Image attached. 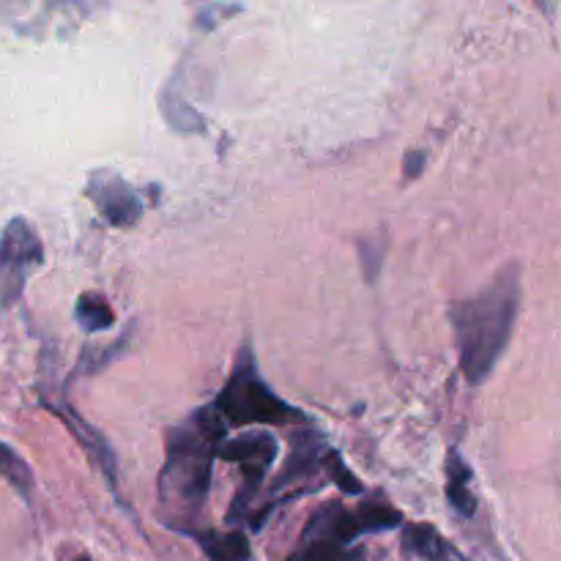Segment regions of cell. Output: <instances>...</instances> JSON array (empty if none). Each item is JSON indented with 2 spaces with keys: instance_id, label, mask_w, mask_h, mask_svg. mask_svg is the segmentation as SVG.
I'll use <instances>...</instances> for the list:
<instances>
[{
  "instance_id": "obj_8",
  "label": "cell",
  "mask_w": 561,
  "mask_h": 561,
  "mask_svg": "<svg viewBox=\"0 0 561 561\" xmlns=\"http://www.w3.org/2000/svg\"><path fill=\"white\" fill-rule=\"evenodd\" d=\"M327 442L318 431H305V427H296L288 433V455H285V463L279 477L274 480V491H283L290 482L310 480L318 469H323V460H327Z\"/></svg>"
},
{
  "instance_id": "obj_19",
  "label": "cell",
  "mask_w": 561,
  "mask_h": 561,
  "mask_svg": "<svg viewBox=\"0 0 561 561\" xmlns=\"http://www.w3.org/2000/svg\"><path fill=\"white\" fill-rule=\"evenodd\" d=\"M425 162H427V153L420 151V148H414V151L405 153V159H403V175H405V181L416 179V175L422 173V168H425Z\"/></svg>"
},
{
  "instance_id": "obj_10",
  "label": "cell",
  "mask_w": 561,
  "mask_h": 561,
  "mask_svg": "<svg viewBox=\"0 0 561 561\" xmlns=\"http://www.w3.org/2000/svg\"><path fill=\"white\" fill-rule=\"evenodd\" d=\"M181 535H190L201 546L208 561H250L252 548L250 537L241 529L233 531H203V529H184Z\"/></svg>"
},
{
  "instance_id": "obj_20",
  "label": "cell",
  "mask_w": 561,
  "mask_h": 561,
  "mask_svg": "<svg viewBox=\"0 0 561 561\" xmlns=\"http://www.w3.org/2000/svg\"><path fill=\"white\" fill-rule=\"evenodd\" d=\"M0 3H3V9H20L25 0H0Z\"/></svg>"
},
{
  "instance_id": "obj_18",
  "label": "cell",
  "mask_w": 561,
  "mask_h": 561,
  "mask_svg": "<svg viewBox=\"0 0 561 561\" xmlns=\"http://www.w3.org/2000/svg\"><path fill=\"white\" fill-rule=\"evenodd\" d=\"M236 11H241L239 5H225V3H203L201 11H197V22H201V27H214L219 20H225V16L236 14Z\"/></svg>"
},
{
  "instance_id": "obj_6",
  "label": "cell",
  "mask_w": 561,
  "mask_h": 561,
  "mask_svg": "<svg viewBox=\"0 0 561 561\" xmlns=\"http://www.w3.org/2000/svg\"><path fill=\"white\" fill-rule=\"evenodd\" d=\"M348 526L343 518V504L329 502L310 518L301 531L296 551L285 561H359Z\"/></svg>"
},
{
  "instance_id": "obj_1",
  "label": "cell",
  "mask_w": 561,
  "mask_h": 561,
  "mask_svg": "<svg viewBox=\"0 0 561 561\" xmlns=\"http://www.w3.org/2000/svg\"><path fill=\"white\" fill-rule=\"evenodd\" d=\"M228 438V422L217 409L203 405L184 425L164 436V466L159 474V504L164 524L184 531L201 515L211 491L217 447Z\"/></svg>"
},
{
  "instance_id": "obj_12",
  "label": "cell",
  "mask_w": 561,
  "mask_h": 561,
  "mask_svg": "<svg viewBox=\"0 0 561 561\" xmlns=\"http://www.w3.org/2000/svg\"><path fill=\"white\" fill-rule=\"evenodd\" d=\"M400 546L409 557L422 559V561H455L453 548L449 542L438 535L433 526L427 524H409L400 537Z\"/></svg>"
},
{
  "instance_id": "obj_7",
  "label": "cell",
  "mask_w": 561,
  "mask_h": 561,
  "mask_svg": "<svg viewBox=\"0 0 561 561\" xmlns=\"http://www.w3.org/2000/svg\"><path fill=\"white\" fill-rule=\"evenodd\" d=\"M85 197L113 228H131L142 217V201L115 170H93L85 184Z\"/></svg>"
},
{
  "instance_id": "obj_11",
  "label": "cell",
  "mask_w": 561,
  "mask_h": 561,
  "mask_svg": "<svg viewBox=\"0 0 561 561\" xmlns=\"http://www.w3.org/2000/svg\"><path fill=\"white\" fill-rule=\"evenodd\" d=\"M471 466L466 463L458 449L447 455V499L460 518H474L477 496L471 493Z\"/></svg>"
},
{
  "instance_id": "obj_13",
  "label": "cell",
  "mask_w": 561,
  "mask_h": 561,
  "mask_svg": "<svg viewBox=\"0 0 561 561\" xmlns=\"http://www.w3.org/2000/svg\"><path fill=\"white\" fill-rule=\"evenodd\" d=\"M162 115L170 124V129L181 131V135H195V131H203V118L195 113V110L186 104V99L181 96L179 77L168 82V88L162 91Z\"/></svg>"
},
{
  "instance_id": "obj_4",
  "label": "cell",
  "mask_w": 561,
  "mask_h": 561,
  "mask_svg": "<svg viewBox=\"0 0 561 561\" xmlns=\"http://www.w3.org/2000/svg\"><path fill=\"white\" fill-rule=\"evenodd\" d=\"M217 458L241 466V488L236 491L233 504L228 510V524H239L250 513L272 466L277 463L279 442L274 433L266 431L239 433V436H228L219 444Z\"/></svg>"
},
{
  "instance_id": "obj_15",
  "label": "cell",
  "mask_w": 561,
  "mask_h": 561,
  "mask_svg": "<svg viewBox=\"0 0 561 561\" xmlns=\"http://www.w3.org/2000/svg\"><path fill=\"white\" fill-rule=\"evenodd\" d=\"M0 477L20 493L22 499L33 496V471L9 444H0Z\"/></svg>"
},
{
  "instance_id": "obj_9",
  "label": "cell",
  "mask_w": 561,
  "mask_h": 561,
  "mask_svg": "<svg viewBox=\"0 0 561 561\" xmlns=\"http://www.w3.org/2000/svg\"><path fill=\"white\" fill-rule=\"evenodd\" d=\"M47 405L53 409V414H58L60 420L69 425V431L75 433L77 442L85 447V453L91 455L93 463L102 469L104 480L110 482V488H113V491H118V466H115V455H113V449H110V444L104 442V438L99 436V433L93 431L85 420H80V416H77L69 405H55V403H47Z\"/></svg>"
},
{
  "instance_id": "obj_21",
  "label": "cell",
  "mask_w": 561,
  "mask_h": 561,
  "mask_svg": "<svg viewBox=\"0 0 561 561\" xmlns=\"http://www.w3.org/2000/svg\"><path fill=\"white\" fill-rule=\"evenodd\" d=\"M77 561H91V559H88V557H82V559H77Z\"/></svg>"
},
{
  "instance_id": "obj_17",
  "label": "cell",
  "mask_w": 561,
  "mask_h": 561,
  "mask_svg": "<svg viewBox=\"0 0 561 561\" xmlns=\"http://www.w3.org/2000/svg\"><path fill=\"white\" fill-rule=\"evenodd\" d=\"M323 469H327V477H332V482L343 493H351V496H359V493L365 491V485H362V482L356 480L354 471H351L348 466L343 463V458H340L337 453H332V449H329V453H327V460H323Z\"/></svg>"
},
{
  "instance_id": "obj_14",
  "label": "cell",
  "mask_w": 561,
  "mask_h": 561,
  "mask_svg": "<svg viewBox=\"0 0 561 561\" xmlns=\"http://www.w3.org/2000/svg\"><path fill=\"white\" fill-rule=\"evenodd\" d=\"M75 318L88 334L107 332V329L115 323L113 307H110V301L104 299L102 294H82L80 299H77Z\"/></svg>"
},
{
  "instance_id": "obj_2",
  "label": "cell",
  "mask_w": 561,
  "mask_h": 561,
  "mask_svg": "<svg viewBox=\"0 0 561 561\" xmlns=\"http://www.w3.org/2000/svg\"><path fill=\"white\" fill-rule=\"evenodd\" d=\"M520 310V272L507 266L474 299L455 301L449 307L455 340H458L460 370L471 387H480L496 370L507 351Z\"/></svg>"
},
{
  "instance_id": "obj_5",
  "label": "cell",
  "mask_w": 561,
  "mask_h": 561,
  "mask_svg": "<svg viewBox=\"0 0 561 561\" xmlns=\"http://www.w3.org/2000/svg\"><path fill=\"white\" fill-rule=\"evenodd\" d=\"M44 263V244L27 219L14 217L0 236V310L14 305Z\"/></svg>"
},
{
  "instance_id": "obj_3",
  "label": "cell",
  "mask_w": 561,
  "mask_h": 561,
  "mask_svg": "<svg viewBox=\"0 0 561 561\" xmlns=\"http://www.w3.org/2000/svg\"><path fill=\"white\" fill-rule=\"evenodd\" d=\"M214 409L222 414L228 427H247V425H294V422H307V416L299 409L285 403L283 398L266 387L257 376L255 356L250 345L239 351L236 356L233 376L228 378L219 398L214 400Z\"/></svg>"
},
{
  "instance_id": "obj_16",
  "label": "cell",
  "mask_w": 561,
  "mask_h": 561,
  "mask_svg": "<svg viewBox=\"0 0 561 561\" xmlns=\"http://www.w3.org/2000/svg\"><path fill=\"white\" fill-rule=\"evenodd\" d=\"M383 255H387V239H383V236H370V239L359 241V263L367 283H376L378 272H381Z\"/></svg>"
}]
</instances>
